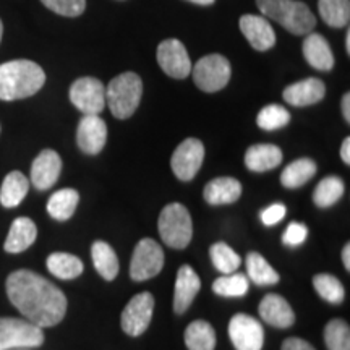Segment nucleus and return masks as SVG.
I'll list each match as a JSON object with an SVG mask.
<instances>
[{"label":"nucleus","mask_w":350,"mask_h":350,"mask_svg":"<svg viewBox=\"0 0 350 350\" xmlns=\"http://www.w3.org/2000/svg\"><path fill=\"white\" fill-rule=\"evenodd\" d=\"M304 57L313 68L321 72H329L334 67V55L329 42L318 33H308L305 36Z\"/></svg>","instance_id":"20"},{"label":"nucleus","mask_w":350,"mask_h":350,"mask_svg":"<svg viewBox=\"0 0 350 350\" xmlns=\"http://www.w3.org/2000/svg\"><path fill=\"white\" fill-rule=\"evenodd\" d=\"M78 203H80V195L73 188H62L55 191L47 201V213L55 221H68L77 211Z\"/></svg>","instance_id":"25"},{"label":"nucleus","mask_w":350,"mask_h":350,"mask_svg":"<svg viewBox=\"0 0 350 350\" xmlns=\"http://www.w3.org/2000/svg\"><path fill=\"white\" fill-rule=\"evenodd\" d=\"M342 261H344L345 269L350 271V245L349 243L345 245L344 250H342Z\"/></svg>","instance_id":"44"},{"label":"nucleus","mask_w":350,"mask_h":350,"mask_svg":"<svg viewBox=\"0 0 350 350\" xmlns=\"http://www.w3.org/2000/svg\"><path fill=\"white\" fill-rule=\"evenodd\" d=\"M2 34H3V25H2V20H0V41H2Z\"/></svg>","instance_id":"47"},{"label":"nucleus","mask_w":350,"mask_h":350,"mask_svg":"<svg viewBox=\"0 0 350 350\" xmlns=\"http://www.w3.org/2000/svg\"><path fill=\"white\" fill-rule=\"evenodd\" d=\"M107 142V125L99 116H85L78 124L77 143L85 154L94 156L103 151Z\"/></svg>","instance_id":"14"},{"label":"nucleus","mask_w":350,"mask_h":350,"mask_svg":"<svg viewBox=\"0 0 350 350\" xmlns=\"http://www.w3.org/2000/svg\"><path fill=\"white\" fill-rule=\"evenodd\" d=\"M38 229L36 224L29 217H18L13 221L8 232L3 248L8 253H21L28 250L31 245L36 242Z\"/></svg>","instance_id":"22"},{"label":"nucleus","mask_w":350,"mask_h":350,"mask_svg":"<svg viewBox=\"0 0 350 350\" xmlns=\"http://www.w3.org/2000/svg\"><path fill=\"white\" fill-rule=\"evenodd\" d=\"M209 255H211V261L219 273L222 274H232L240 268V256L235 253L229 245L224 242L214 243L209 248Z\"/></svg>","instance_id":"35"},{"label":"nucleus","mask_w":350,"mask_h":350,"mask_svg":"<svg viewBox=\"0 0 350 350\" xmlns=\"http://www.w3.org/2000/svg\"><path fill=\"white\" fill-rule=\"evenodd\" d=\"M250 287V279L243 274H226L217 278L213 282L214 294L221 297H229V299H237V297H243L248 292Z\"/></svg>","instance_id":"33"},{"label":"nucleus","mask_w":350,"mask_h":350,"mask_svg":"<svg viewBox=\"0 0 350 350\" xmlns=\"http://www.w3.org/2000/svg\"><path fill=\"white\" fill-rule=\"evenodd\" d=\"M345 49H347V54H350V33L347 31V36H345Z\"/></svg>","instance_id":"46"},{"label":"nucleus","mask_w":350,"mask_h":350,"mask_svg":"<svg viewBox=\"0 0 350 350\" xmlns=\"http://www.w3.org/2000/svg\"><path fill=\"white\" fill-rule=\"evenodd\" d=\"M46 83V73L31 60H12L0 65V99L16 100L34 96Z\"/></svg>","instance_id":"2"},{"label":"nucleus","mask_w":350,"mask_h":350,"mask_svg":"<svg viewBox=\"0 0 350 350\" xmlns=\"http://www.w3.org/2000/svg\"><path fill=\"white\" fill-rule=\"evenodd\" d=\"M62 170V159L54 150H44L38 154L31 165V183L38 190H49L59 180Z\"/></svg>","instance_id":"15"},{"label":"nucleus","mask_w":350,"mask_h":350,"mask_svg":"<svg viewBox=\"0 0 350 350\" xmlns=\"http://www.w3.org/2000/svg\"><path fill=\"white\" fill-rule=\"evenodd\" d=\"M195 85L204 93H216L230 80V64L224 55L209 54L191 67Z\"/></svg>","instance_id":"7"},{"label":"nucleus","mask_w":350,"mask_h":350,"mask_svg":"<svg viewBox=\"0 0 350 350\" xmlns=\"http://www.w3.org/2000/svg\"><path fill=\"white\" fill-rule=\"evenodd\" d=\"M288 122H291V113L286 107L279 106V104H269V106L262 107L256 117L258 126L266 131L284 129Z\"/></svg>","instance_id":"36"},{"label":"nucleus","mask_w":350,"mask_h":350,"mask_svg":"<svg viewBox=\"0 0 350 350\" xmlns=\"http://www.w3.org/2000/svg\"><path fill=\"white\" fill-rule=\"evenodd\" d=\"M201 288V281L198 274L191 266L183 265L178 269L177 281H175V291H174V312L177 314H183L190 308L191 301L198 295Z\"/></svg>","instance_id":"17"},{"label":"nucleus","mask_w":350,"mask_h":350,"mask_svg":"<svg viewBox=\"0 0 350 350\" xmlns=\"http://www.w3.org/2000/svg\"><path fill=\"white\" fill-rule=\"evenodd\" d=\"M240 31L247 38L253 49L265 52L269 51L275 44V33L265 16L243 15L239 21Z\"/></svg>","instance_id":"16"},{"label":"nucleus","mask_w":350,"mask_h":350,"mask_svg":"<svg viewBox=\"0 0 350 350\" xmlns=\"http://www.w3.org/2000/svg\"><path fill=\"white\" fill-rule=\"evenodd\" d=\"M344 190V182L340 180L339 177H336V175L323 178L313 191L314 204L323 209L331 208L332 204H336L340 198H342Z\"/></svg>","instance_id":"32"},{"label":"nucleus","mask_w":350,"mask_h":350,"mask_svg":"<svg viewBox=\"0 0 350 350\" xmlns=\"http://www.w3.org/2000/svg\"><path fill=\"white\" fill-rule=\"evenodd\" d=\"M282 163V151L275 144H255L245 152V165L252 172H268Z\"/></svg>","instance_id":"21"},{"label":"nucleus","mask_w":350,"mask_h":350,"mask_svg":"<svg viewBox=\"0 0 350 350\" xmlns=\"http://www.w3.org/2000/svg\"><path fill=\"white\" fill-rule=\"evenodd\" d=\"M240 195H242V183L234 177L214 178L204 187V200L214 206L235 203Z\"/></svg>","instance_id":"23"},{"label":"nucleus","mask_w":350,"mask_h":350,"mask_svg":"<svg viewBox=\"0 0 350 350\" xmlns=\"http://www.w3.org/2000/svg\"><path fill=\"white\" fill-rule=\"evenodd\" d=\"M44 342L42 327L28 319L0 318V350L33 349Z\"/></svg>","instance_id":"6"},{"label":"nucleus","mask_w":350,"mask_h":350,"mask_svg":"<svg viewBox=\"0 0 350 350\" xmlns=\"http://www.w3.org/2000/svg\"><path fill=\"white\" fill-rule=\"evenodd\" d=\"M282 350H314V347L300 338H288L284 340Z\"/></svg>","instance_id":"41"},{"label":"nucleus","mask_w":350,"mask_h":350,"mask_svg":"<svg viewBox=\"0 0 350 350\" xmlns=\"http://www.w3.org/2000/svg\"><path fill=\"white\" fill-rule=\"evenodd\" d=\"M247 278L256 286H274L281 279L273 266L256 252L247 255Z\"/></svg>","instance_id":"30"},{"label":"nucleus","mask_w":350,"mask_h":350,"mask_svg":"<svg viewBox=\"0 0 350 350\" xmlns=\"http://www.w3.org/2000/svg\"><path fill=\"white\" fill-rule=\"evenodd\" d=\"M188 2L196 3V5H211L216 0H188Z\"/></svg>","instance_id":"45"},{"label":"nucleus","mask_w":350,"mask_h":350,"mask_svg":"<svg viewBox=\"0 0 350 350\" xmlns=\"http://www.w3.org/2000/svg\"><path fill=\"white\" fill-rule=\"evenodd\" d=\"M313 286L317 294L321 297L323 300L329 301L332 305H339L344 301L345 291L344 286L336 275L332 274H317L313 278Z\"/></svg>","instance_id":"34"},{"label":"nucleus","mask_w":350,"mask_h":350,"mask_svg":"<svg viewBox=\"0 0 350 350\" xmlns=\"http://www.w3.org/2000/svg\"><path fill=\"white\" fill-rule=\"evenodd\" d=\"M157 229L163 242L175 250H183L188 247L193 235L190 213L180 203H170L161 211Z\"/></svg>","instance_id":"5"},{"label":"nucleus","mask_w":350,"mask_h":350,"mask_svg":"<svg viewBox=\"0 0 350 350\" xmlns=\"http://www.w3.org/2000/svg\"><path fill=\"white\" fill-rule=\"evenodd\" d=\"M91 258H93V265L98 273L103 275L106 281H113L119 274V258L111 245L98 240L91 247Z\"/></svg>","instance_id":"26"},{"label":"nucleus","mask_w":350,"mask_h":350,"mask_svg":"<svg viewBox=\"0 0 350 350\" xmlns=\"http://www.w3.org/2000/svg\"><path fill=\"white\" fill-rule=\"evenodd\" d=\"M308 229L301 222H291L282 235V243L287 247H299L306 240Z\"/></svg>","instance_id":"39"},{"label":"nucleus","mask_w":350,"mask_h":350,"mask_svg":"<svg viewBox=\"0 0 350 350\" xmlns=\"http://www.w3.org/2000/svg\"><path fill=\"white\" fill-rule=\"evenodd\" d=\"M42 5H46L57 15L62 16H80L86 8V0H41Z\"/></svg>","instance_id":"38"},{"label":"nucleus","mask_w":350,"mask_h":350,"mask_svg":"<svg viewBox=\"0 0 350 350\" xmlns=\"http://www.w3.org/2000/svg\"><path fill=\"white\" fill-rule=\"evenodd\" d=\"M18 350H25V349H18Z\"/></svg>","instance_id":"48"},{"label":"nucleus","mask_w":350,"mask_h":350,"mask_svg":"<svg viewBox=\"0 0 350 350\" xmlns=\"http://www.w3.org/2000/svg\"><path fill=\"white\" fill-rule=\"evenodd\" d=\"M164 268V252L152 239L139 240L130 262V275L133 281H148L156 278Z\"/></svg>","instance_id":"8"},{"label":"nucleus","mask_w":350,"mask_h":350,"mask_svg":"<svg viewBox=\"0 0 350 350\" xmlns=\"http://www.w3.org/2000/svg\"><path fill=\"white\" fill-rule=\"evenodd\" d=\"M229 336L237 350H261L265 344V331H262L261 323L245 313H237L232 317Z\"/></svg>","instance_id":"13"},{"label":"nucleus","mask_w":350,"mask_h":350,"mask_svg":"<svg viewBox=\"0 0 350 350\" xmlns=\"http://www.w3.org/2000/svg\"><path fill=\"white\" fill-rule=\"evenodd\" d=\"M185 345L188 350H214L216 332L208 321L196 319L185 329Z\"/></svg>","instance_id":"28"},{"label":"nucleus","mask_w":350,"mask_h":350,"mask_svg":"<svg viewBox=\"0 0 350 350\" xmlns=\"http://www.w3.org/2000/svg\"><path fill=\"white\" fill-rule=\"evenodd\" d=\"M204 159V146L200 139L187 138L174 151L170 165L175 177L182 182H190L198 174Z\"/></svg>","instance_id":"11"},{"label":"nucleus","mask_w":350,"mask_h":350,"mask_svg":"<svg viewBox=\"0 0 350 350\" xmlns=\"http://www.w3.org/2000/svg\"><path fill=\"white\" fill-rule=\"evenodd\" d=\"M256 5L262 15L278 21L282 28L295 36L312 33L317 25L312 10L299 0H256Z\"/></svg>","instance_id":"3"},{"label":"nucleus","mask_w":350,"mask_h":350,"mask_svg":"<svg viewBox=\"0 0 350 350\" xmlns=\"http://www.w3.org/2000/svg\"><path fill=\"white\" fill-rule=\"evenodd\" d=\"M323 21L332 28H344L350 20V0H318Z\"/></svg>","instance_id":"31"},{"label":"nucleus","mask_w":350,"mask_h":350,"mask_svg":"<svg viewBox=\"0 0 350 350\" xmlns=\"http://www.w3.org/2000/svg\"><path fill=\"white\" fill-rule=\"evenodd\" d=\"M327 350H350V327L342 319H331L325 327Z\"/></svg>","instance_id":"37"},{"label":"nucleus","mask_w":350,"mask_h":350,"mask_svg":"<svg viewBox=\"0 0 350 350\" xmlns=\"http://www.w3.org/2000/svg\"><path fill=\"white\" fill-rule=\"evenodd\" d=\"M340 157L345 164H350V138H345L342 146H340Z\"/></svg>","instance_id":"42"},{"label":"nucleus","mask_w":350,"mask_h":350,"mask_svg":"<svg viewBox=\"0 0 350 350\" xmlns=\"http://www.w3.org/2000/svg\"><path fill=\"white\" fill-rule=\"evenodd\" d=\"M47 269L55 278L64 279V281H70V279H77L78 275L83 273V262L78 256L70 255V253L57 252L52 253L46 261Z\"/></svg>","instance_id":"27"},{"label":"nucleus","mask_w":350,"mask_h":350,"mask_svg":"<svg viewBox=\"0 0 350 350\" xmlns=\"http://www.w3.org/2000/svg\"><path fill=\"white\" fill-rule=\"evenodd\" d=\"M260 317L269 326L287 329L295 323V313L284 297L268 294L260 304Z\"/></svg>","instance_id":"18"},{"label":"nucleus","mask_w":350,"mask_h":350,"mask_svg":"<svg viewBox=\"0 0 350 350\" xmlns=\"http://www.w3.org/2000/svg\"><path fill=\"white\" fill-rule=\"evenodd\" d=\"M152 310H154V297L150 292H142L135 295L122 312V329L131 338H138L150 327Z\"/></svg>","instance_id":"10"},{"label":"nucleus","mask_w":350,"mask_h":350,"mask_svg":"<svg viewBox=\"0 0 350 350\" xmlns=\"http://www.w3.org/2000/svg\"><path fill=\"white\" fill-rule=\"evenodd\" d=\"M29 180L20 170H13L3 178L0 187V203L3 208H16L28 195Z\"/></svg>","instance_id":"24"},{"label":"nucleus","mask_w":350,"mask_h":350,"mask_svg":"<svg viewBox=\"0 0 350 350\" xmlns=\"http://www.w3.org/2000/svg\"><path fill=\"white\" fill-rule=\"evenodd\" d=\"M317 163L308 157H301L294 163H291L281 174V183L286 188H299L312 180L317 174Z\"/></svg>","instance_id":"29"},{"label":"nucleus","mask_w":350,"mask_h":350,"mask_svg":"<svg viewBox=\"0 0 350 350\" xmlns=\"http://www.w3.org/2000/svg\"><path fill=\"white\" fill-rule=\"evenodd\" d=\"M70 100L83 116H99L106 107V86L98 78H78L70 88Z\"/></svg>","instance_id":"9"},{"label":"nucleus","mask_w":350,"mask_h":350,"mask_svg":"<svg viewBox=\"0 0 350 350\" xmlns=\"http://www.w3.org/2000/svg\"><path fill=\"white\" fill-rule=\"evenodd\" d=\"M7 295L29 323L39 327L59 325L67 313V297L59 287L33 271L20 269L8 275Z\"/></svg>","instance_id":"1"},{"label":"nucleus","mask_w":350,"mask_h":350,"mask_svg":"<svg viewBox=\"0 0 350 350\" xmlns=\"http://www.w3.org/2000/svg\"><path fill=\"white\" fill-rule=\"evenodd\" d=\"M287 209L282 203L271 204L269 208H266L265 211H261V221L265 226H275L278 222H281L286 217Z\"/></svg>","instance_id":"40"},{"label":"nucleus","mask_w":350,"mask_h":350,"mask_svg":"<svg viewBox=\"0 0 350 350\" xmlns=\"http://www.w3.org/2000/svg\"><path fill=\"white\" fill-rule=\"evenodd\" d=\"M342 113H344V119L345 122H350V94H344L342 98Z\"/></svg>","instance_id":"43"},{"label":"nucleus","mask_w":350,"mask_h":350,"mask_svg":"<svg viewBox=\"0 0 350 350\" xmlns=\"http://www.w3.org/2000/svg\"><path fill=\"white\" fill-rule=\"evenodd\" d=\"M157 64L175 80H183L191 73L190 55L178 39H165L157 46Z\"/></svg>","instance_id":"12"},{"label":"nucleus","mask_w":350,"mask_h":350,"mask_svg":"<svg viewBox=\"0 0 350 350\" xmlns=\"http://www.w3.org/2000/svg\"><path fill=\"white\" fill-rule=\"evenodd\" d=\"M326 86L318 78H306V80L297 81L294 85L287 86L284 90V100L291 106L305 107L317 104L325 98Z\"/></svg>","instance_id":"19"},{"label":"nucleus","mask_w":350,"mask_h":350,"mask_svg":"<svg viewBox=\"0 0 350 350\" xmlns=\"http://www.w3.org/2000/svg\"><path fill=\"white\" fill-rule=\"evenodd\" d=\"M143 94V81L137 73L126 72L116 77L106 88V104L117 119H129L137 111Z\"/></svg>","instance_id":"4"}]
</instances>
